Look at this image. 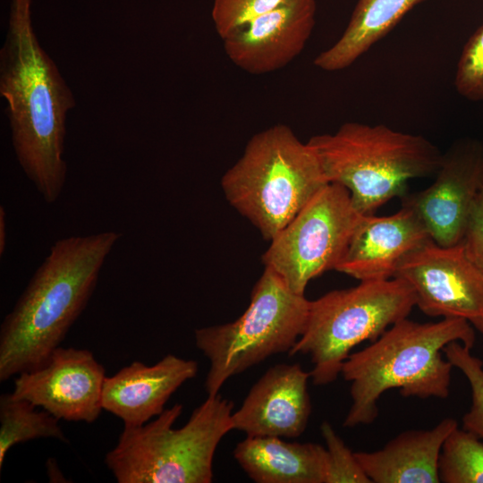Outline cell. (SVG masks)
<instances>
[{
  "label": "cell",
  "mask_w": 483,
  "mask_h": 483,
  "mask_svg": "<svg viewBox=\"0 0 483 483\" xmlns=\"http://www.w3.org/2000/svg\"><path fill=\"white\" fill-rule=\"evenodd\" d=\"M116 231L57 240L0 326V381L44 365L86 308L122 237Z\"/></svg>",
  "instance_id": "7a4b0ae2"
},
{
  "label": "cell",
  "mask_w": 483,
  "mask_h": 483,
  "mask_svg": "<svg viewBox=\"0 0 483 483\" xmlns=\"http://www.w3.org/2000/svg\"><path fill=\"white\" fill-rule=\"evenodd\" d=\"M106 377L90 351L59 346L44 365L19 374L12 394L58 419L92 423L103 410Z\"/></svg>",
  "instance_id": "7c38bea8"
},
{
  "label": "cell",
  "mask_w": 483,
  "mask_h": 483,
  "mask_svg": "<svg viewBox=\"0 0 483 483\" xmlns=\"http://www.w3.org/2000/svg\"><path fill=\"white\" fill-rule=\"evenodd\" d=\"M458 427L445 418L430 429L406 430L373 452H355L372 483H439L443 444Z\"/></svg>",
  "instance_id": "e0dca14e"
},
{
  "label": "cell",
  "mask_w": 483,
  "mask_h": 483,
  "mask_svg": "<svg viewBox=\"0 0 483 483\" xmlns=\"http://www.w3.org/2000/svg\"><path fill=\"white\" fill-rule=\"evenodd\" d=\"M327 183L313 148L285 124L254 134L221 180L230 205L267 241Z\"/></svg>",
  "instance_id": "5b68a950"
},
{
  "label": "cell",
  "mask_w": 483,
  "mask_h": 483,
  "mask_svg": "<svg viewBox=\"0 0 483 483\" xmlns=\"http://www.w3.org/2000/svg\"><path fill=\"white\" fill-rule=\"evenodd\" d=\"M233 456L257 483H325L326 449L317 443L286 442L277 436H247Z\"/></svg>",
  "instance_id": "ac0fdd59"
},
{
  "label": "cell",
  "mask_w": 483,
  "mask_h": 483,
  "mask_svg": "<svg viewBox=\"0 0 483 483\" xmlns=\"http://www.w3.org/2000/svg\"><path fill=\"white\" fill-rule=\"evenodd\" d=\"M232 401L208 396L185 425L174 428L182 411L176 403L139 427H124L105 462L118 483H210L222 438L233 429Z\"/></svg>",
  "instance_id": "8992f818"
},
{
  "label": "cell",
  "mask_w": 483,
  "mask_h": 483,
  "mask_svg": "<svg viewBox=\"0 0 483 483\" xmlns=\"http://www.w3.org/2000/svg\"><path fill=\"white\" fill-rule=\"evenodd\" d=\"M434 175L428 188L403 196L402 206L417 215L436 243L459 244L483 186V144L470 138L454 141Z\"/></svg>",
  "instance_id": "8fae6325"
},
{
  "label": "cell",
  "mask_w": 483,
  "mask_h": 483,
  "mask_svg": "<svg viewBox=\"0 0 483 483\" xmlns=\"http://www.w3.org/2000/svg\"><path fill=\"white\" fill-rule=\"evenodd\" d=\"M309 377L298 363L269 368L233 412V429L247 436H300L311 412Z\"/></svg>",
  "instance_id": "5bb4252c"
},
{
  "label": "cell",
  "mask_w": 483,
  "mask_h": 483,
  "mask_svg": "<svg viewBox=\"0 0 483 483\" xmlns=\"http://www.w3.org/2000/svg\"><path fill=\"white\" fill-rule=\"evenodd\" d=\"M198 363L167 354L148 366L134 361L112 377H106L103 410L120 418L124 427H139L164 411L171 395L195 377Z\"/></svg>",
  "instance_id": "2e32d148"
},
{
  "label": "cell",
  "mask_w": 483,
  "mask_h": 483,
  "mask_svg": "<svg viewBox=\"0 0 483 483\" xmlns=\"http://www.w3.org/2000/svg\"><path fill=\"white\" fill-rule=\"evenodd\" d=\"M415 306L412 289L397 277L360 281L354 287L330 291L309 301L304 330L288 354L309 355L313 384H330L355 346L377 340L408 318Z\"/></svg>",
  "instance_id": "52a82bcc"
},
{
  "label": "cell",
  "mask_w": 483,
  "mask_h": 483,
  "mask_svg": "<svg viewBox=\"0 0 483 483\" xmlns=\"http://www.w3.org/2000/svg\"><path fill=\"white\" fill-rule=\"evenodd\" d=\"M454 86L464 98L483 101V24L462 48L456 67Z\"/></svg>",
  "instance_id": "d4e9b609"
},
{
  "label": "cell",
  "mask_w": 483,
  "mask_h": 483,
  "mask_svg": "<svg viewBox=\"0 0 483 483\" xmlns=\"http://www.w3.org/2000/svg\"><path fill=\"white\" fill-rule=\"evenodd\" d=\"M288 0H214L211 17L218 36L225 39L250 21Z\"/></svg>",
  "instance_id": "603a6c76"
},
{
  "label": "cell",
  "mask_w": 483,
  "mask_h": 483,
  "mask_svg": "<svg viewBox=\"0 0 483 483\" xmlns=\"http://www.w3.org/2000/svg\"><path fill=\"white\" fill-rule=\"evenodd\" d=\"M423 1L359 0L343 35L316 56L314 65L326 72L349 67Z\"/></svg>",
  "instance_id": "d6986e66"
},
{
  "label": "cell",
  "mask_w": 483,
  "mask_h": 483,
  "mask_svg": "<svg viewBox=\"0 0 483 483\" xmlns=\"http://www.w3.org/2000/svg\"><path fill=\"white\" fill-rule=\"evenodd\" d=\"M394 277L411 286L427 316L462 318L483 335V271L462 243L442 246L428 240L402 259Z\"/></svg>",
  "instance_id": "30bf717a"
},
{
  "label": "cell",
  "mask_w": 483,
  "mask_h": 483,
  "mask_svg": "<svg viewBox=\"0 0 483 483\" xmlns=\"http://www.w3.org/2000/svg\"><path fill=\"white\" fill-rule=\"evenodd\" d=\"M6 248V213L3 206L0 207V255L3 256Z\"/></svg>",
  "instance_id": "4316f807"
},
{
  "label": "cell",
  "mask_w": 483,
  "mask_h": 483,
  "mask_svg": "<svg viewBox=\"0 0 483 483\" xmlns=\"http://www.w3.org/2000/svg\"><path fill=\"white\" fill-rule=\"evenodd\" d=\"M470 350L454 341L445 345L443 352L470 384L471 404L462 417V428L483 439V361L473 355Z\"/></svg>",
  "instance_id": "7402d4cb"
},
{
  "label": "cell",
  "mask_w": 483,
  "mask_h": 483,
  "mask_svg": "<svg viewBox=\"0 0 483 483\" xmlns=\"http://www.w3.org/2000/svg\"><path fill=\"white\" fill-rule=\"evenodd\" d=\"M309 301L265 267L248 308L236 320L196 329V346L209 361L208 396L218 394L230 377L274 354L289 352L304 330Z\"/></svg>",
  "instance_id": "ba28073f"
},
{
  "label": "cell",
  "mask_w": 483,
  "mask_h": 483,
  "mask_svg": "<svg viewBox=\"0 0 483 483\" xmlns=\"http://www.w3.org/2000/svg\"><path fill=\"white\" fill-rule=\"evenodd\" d=\"M316 12L315 0H288L223 39L225 55L250 74L282 69L304 49Z\"/></svg>",
  "instance_id": "4fadbf2b"
},
{
  "label": "cell",
  "mask_w": 483,
  "mask_h": 483,
  "mask_svg": "<svg viewBox=\"0 0 483 483\" xmlns=\"http://www.w3.org/2000/svg\"><path fill=\"white\" fill-rule=\"evenodd\" d=\"M30 402L11 394L0 396V468L15 445L37 438L68 442L58 421L48 411H37Z\"/></svg>",
  "instance_id": "ffe728a7"
},
{
  "label": "cell",
  "mask_w": 483,
  "mask_h": 483,
  "mask_svg": "<svg viewBox=\"0 0 483 483\" xmlns=\"http://www.w3.org/2000/svg\"><path fill=\"white\" fill-rule=\"evenodd\" d=\"M362 216L347 189L329 182L269 241L262 263L305 295L312 279L335 269Z\"/></svg>",
  "instance_id": "9c48e42d"
},
{
  "label": "cell",
  "mask_w": 483,
  "mask_h": 483,
  "mask_svg": "<svg viewBox=\"0 0 483 483\" xmlns=\"http://www.w3.org/2000/svg\"><path fill=\"white\" fill-rule=\"evenodd\" d=\"M440 482L483 483V442L457 427L445 440L438 463Z\"/></svg>",
  "instance_id": "44dd1931"
},
{
  "label": "cell",
  "mask_w": 483,
  "mask_h": 483,
  "mask_svg": "<svg viewBox=\"0 0 483 483\" xmlns=\"http://www.w3.org/2000/svg\"><path fill=\"white\" fill-rule=\"evenodd\" d=\"M320 431L327 453L325 483H372L358 462L355 453L346 446L331 424L324 421Z\"/></svg>",
  "instance_id": "cb8c5ba5"
},
{
  "label": "cell",
  "mask_w": 483,
  "mask_h": 483,
  "mask_svg": "<svg viewBox=\"0 0 483 483\" xmlns=\"http://www.w3.org/2000/svg\"><path fill=\"white\" fill-rule=\"evenodd\" d=\"M430 239L406 207L386 216L363 215L335 270L360 282L394 278L402 259Z\"/></svg>",
  "instance_id": "9a60e30c"
},
{
  "label": "cell",
  "mask_w": 483,
  "mask_h": 483,
  "mask_svg": "<svg viewBox=\"0 0 483 483\" xmlns=\"http://www.w3.org/2000/svg\"><path fill=\"white\" fill-rule=\"evenodd\" d=\"M461 243L470 260L483 271V186L473 203Z\"/></svg>",
  "instance_id": "484cf974"
},
{
  "label": "cell",
  "mask_w": 483,
  "mask_h": 483,
  "mask_svg": "<svg viewBox=\"0 0 483 483\" xmlns=\"http://www.w3.org/2000/svg\"><path fill=\"white\" fill-rule=\"evenodd\" d=\"M31 2H10L7 33L0 50V95L7 102L17 161L42 199L53 204L66 182V118L76 101L38 40Z\"/></svg>",
  "instance_id": "6da1fadb"
},
{
  "label": "cell",
  "mask_w": 483,
  "mask_h": 483,
  "mask_svg": "<svg viewBox=\"0 0 483 483\" xmlns=\"http://www.w3.org/2000/svg\"><path fill=\"white\" fill-rule=\"evenodd\" d=\"M307 142L328 182L347 189L361 215H373L390 199H402L410 180L435 174L443 155L422 135L357 122Z\"/></svg>",
  "instance_id": "277c9868"
},
{
  "label": "cell",
  "mask_w": 483,
  "mask_h": 483,
  "mask_svg": "<svg viewBox=\"0 0 483 483\" xmlns=\"http://www.w3.org/2000/svg\"><path fill=\"white\" fill-rule=\"evenodd\" d=\"M475 339V328L462 318L397 321L343 362L340 374L351 382L352 398L343 427L373 423L377 402L389 389H399L404 397L446 398L453 367L443 349L454 341L471 349Z\"/></svg>",
  "instance_id": "3957f363"
}]
</instances>
